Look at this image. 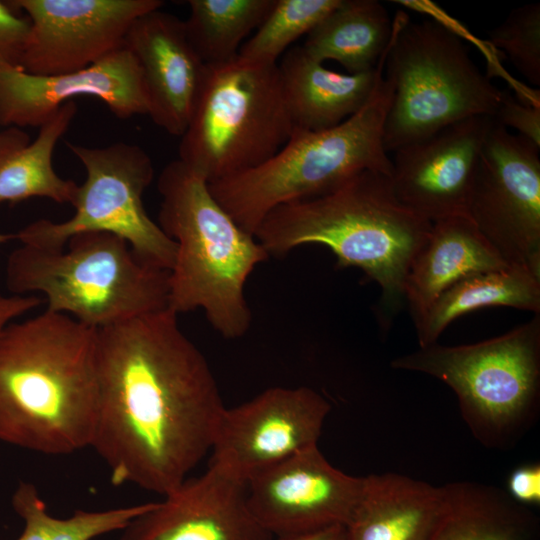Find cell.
<instances>
[{
	"instance_id": "1",
	"label": "cell",
	"mask_w": 540,
	"mask_h": 540,
	"mask_svg": "<svg viewBox=\"0 0 540 540\" xmlns=\"http://www.w3.org/2000/svg\"><path fill=\"white\" fill-rule=\"evenodd\" d=\"M92 447L114 485L162 496L210 452L226 406L209 363L166 307L97 330Z\"/></svg>"
},
{
	"instance_id": "2",
	"label": "cell",
	"mask_w": 540,
	"mask_h": 540,
	"mask_svg": "<svg viewBox=\"0 0 540 540\" xmlns=\"http://www.w3.org/2000/svg\"><path fill=\"white\" fill-rule=\"evenodd\" d=\"M97 398V329L45 310L2 331L0 441L45 455L90 447Z\"/></svg>"
},
{
	"instance_id": "3",
	"label": "cell",
	"mask_w": 540,
	"mask_h": 540,
	"mask_svg": "<svg viewBox=\"0 0 540 540\" xmlns=\"http://www.w3.org/2000/svg\"><path fill=\"white\" fill-rule=\"evenodd\" d=\"M431 224L399 201L391 176L367 170L325 195L276 207L255 238L269 256L319 244L338 267L361 269L381 288L385 327L405 303V278Z\"/></svg>"
},
{
	"instance_id": "4",
	"label": "cell",
	"mask_w": 540,
	"mask_h": 540,
	"mask_svg": "<svg viewBox=\"0 0 540 540\" xmlns=\"http://www.w3.org/2000/svg\"><path fill=\"white\" fill-rule=\"evenodd\" d=\"M157 187L158 225L177 246L168 308L176 314L202 310L222 337L244 336L252 320L244 288L269 254L223 209L208 183L179 159L163 168Z\"/></svg>"
},
{
	"instance_id": "5",
	"label": "cell",
	"mask_w": 540,
	"mask_h": 540,
	"mask_svg": "<svg viewBox=\"0 0 540 540\" xmlns=\"http://www.w3.org/2000/svg\"><path fill=\"white\" fill-rule=\"evenodd\" d=\"M384 68V67H383ZM391 86L381 70L366 105L341 124L294 129L286 144L261 165L208 184L235 222L255 236L276 207L325 195L363 171L392 174L383 144Z\"/></svg>"
},
{
	"instance_id": "6",
	"label": "cell",
	"mask_w": 540,
	"mask_h": 540,
	"mask_svg": "<svg viewBox=\"0 0 540 540\" xmlns=\"http://www.w3.org/2000/svg\"><path fill=\"white\" fill-rule=\"evenodd\" d=\"M168 278L106 232L76 234L57 250L21 244L6 263L12 294L42 293L47 311L97 330L168 307Z\"/></svg>"
},
{
	"instance_id": "7",
	"label": "cell",
	"mask_w": 540,
	"mask_h": 540,
	"mask_svg": "<svg viewBox=\"0 0 540 540\" xmlns=\"http://www.w3.org/2000/svg\"><path fill=\"white\" fill-rule=\"evenodd\" d=\"M383 75L391 102L383 127L387 153L474 116L494 117L500 93L462 39L437 20L393 19Z\"/></svg>"
},
{
	"instance_id": "8",
	"label": "cell",
	"mask_w": 540,
	"mask_h": 540,
	"mask_svg": "<svg viewBox=\"0 0 540 540\" xmlns=\"http://www.w3.org/2000/svg\"><path fill=\"white\" fill-rule=\"evenodd\" d=\"M391 367L445 383L475 439L489 449H511L539 414L540 315L481 342L419 347Z\"/></svg>"
},
{
	"instance_id": "9",
	"label": "cell",
	"mask_w": 540,
	"mask_h": 540,
	"mask_svg": "<svg viewBox=\"0 0 540 540\" xmlns=\"http://www.w3.org/2000/svg\"><path fill=\"white\" fill-rule=\"evenodd\" d=\"M293 130L278 63L237 56L206 65L178 159L210 184L261 165Z\"/></svg>"
},
{
	"instance_id": "10",
	"label": "cell",
	"mask_w": 540,
	"mask_h": 540,
	"mask_svg": "<svg viewBox=\"0 0 540 540\" xmlns=\"http://www.w3.org/2000/svg\"><path fill=\"white\" fill-rule=\"evenodd\" d=\"M86 171L62 222L35 220L16 234L22 245L57 250L80 233L106 232L124 239L145 263L170 271L177 246L152 220L143 194L154 178L151 157L140 146L117 142L103 147L66 143Z\"/></svg>"
},
{
	"instance_id": "11",
	"label": "cell",
	"mask_w": 540,
	"mask_h": 540,
	"mask_svg": "<svg viewBox=\"0 0 540 540\" xmlns=\"http://www.w3.org/2000/svg\"><path fill=\"white\" fill-rule=\"evenodd\" d=\"M540 148L494 118L467 216L504 262L540 277Z\"/></svg>"
},
{
	"instance_id": "12",
	"label": "cell",
	"mask_w": 540,
	"mask_h": 540,
	"mask_svg": "<svg viewBox=\"0 0 540 540\" xmlns=\"http://www.w3.org/2000/svg\"><path fill=\"white\" fill-rule=\"evenodd\" d=\"M331 410L309 387H271L225 408L210 450L209 465L246 482L253 474L317 446Z\"/></svg>"
},
{
	"instance_id": "13",
	"label": "cell",
	"mask_w": 540,
	"mask_h": 540,
	"mask_svg": "<svg viewBox=\"0 0 540 540\" xmlns=\"http://www.w3.org/2000/svg\"><path fill=\"white\" fill-rule=\"evenodd\" d=\"M363 486L364 477L335 468L317 445L250 476L246 494L258 523L280 539L345 526Z\"/></svg>"
},
{
	"instance_id": "14",
	"label": "cell",
	"mask_w": 540,
	"mask_h": 540,
	"mask_svg": "<svg viewBox=\"0 0 540 540\" xmlns=\"http://www.w3.org/2000/svg\"><path fill=\"white\" fill-rule=\"evenodd\" d=\"M30 30L21 68L33 75L84 69L124 46L134 21L161 0H13Z\"/></svg>"
},
{
	"instance_id": "15",
	"label": "cell",
	"mask_w": 540,
	"mask_h": 540,
	"mask_svg": "<svg viewBox=\"0 0 540 540\" xmlns=\"http://www.w3.org/2000/svg\"><path fill=\"white\" fill-rule=\"evenodd\" d=\"M93 96L118 118L148 115L141 69L128 48L78 71L33 75L20 67H0V125L40 127L65 103Z\"/></svg>"
},
{
	"instance_id": "16",
	"label": "cell",
	"mask_w": 540,
	"mask_h": 540,
	"mask_svg": "<svg viewBox=\"0 0 540 540\" xmlns=\"http://www.w3.org/2000/svg\"><path fill=\"white\" fill-rule=\"evenodd\" d=\"M492 122L491 116L470 117L394 151L391 182L399 201L431 223L467 216L477 164Z\"/></svg>"
},
{
	"instance_id": "17",
	"label": "cell",
	"mask_w": 540,
	"mask_h": 540,
	"mask_svg": "<svg viewBox=\"0 0 540 540\" xmlns=\"http://www.w3.org/2000/svg\"><path fill=\"white\" fill-rule=\"evenodd\" d=\"M121 531L117 540H275L252 514L246 482L211 465Z\"/></svg>"
},
{
	"instance_id": "18",
	"label": "cell",
	"mask_w": 540,
	"mask_h": 540,
	"mask_svg": "<svg viewBox=\"0 0 540 540\" xmlns=\"http://www.w3.org/2000/svg\"><path fill=\"white\" fill-rule=\"evenodd\" d=\"M124 46L141 69L148 116L167 133L181 137L206 67L187 36L184 20L161 9L143 14L130 27Z\"/></svg>"
},
{
	"instance_id": "19",
	"label": "cell",
	"mask_w": 540,
	"mask_h": 540,
	"mask_svg": "<svg viewBox=\"0 0 540 540\" xmlns=\"http://www.w3.org/2000/svg\"><path fill=\"white\" fill-rule=\"evenodd\" d=\"M506 266L469 217L452 216L433 222L404 282V301L413 321L454 283Z\"/></svg>"
},
{
	"instance_id": "20",
	"label": "cell",
	"mask_w": 540,
	"mask_h": 540,
	"mask_svg": "<svg viewBox=\"0 0 540 540\" xmlns=\"http://www.w3.org/2000/svg\"><path fill=\"white\" fill-rule=\"evenodd\" d=\"M386 52L374 70L356 74L327 69L302 46L285 52L278 69L294 129H329L360 111L372 95Z\"/></svg>"
},
{
	"instance_id": "21",
	"label": "cell",
	"mask_w": 540,
	"mask_h": 540,
	"mask_svg": "<svg viewBox=\"0 0 540 540\" xmlns=\"http://www.w3.org/2000/svg\"><path fill=\"white\" fill-rule=\"evenodd\" d=\"M441 507V486L397 473L366 476L344 540H428Z\"/></svg>"
},
{
	"instance_id": "22",
	"label": "cell",
	"mask_w": 540,
	"mask_h": 540,
	"mask_svg": "<svg viewBox=\"0 0 540 540\" xmlns=\"http://www.w3.org/2000/svg\"><path fill=\"white\" fill-rule=\"evenodd\" d=\"M77 113L75 101L62 105L30 136L19 127L0 131V204L34 197L72 204L78 184L60 177L53 153Z\"/></svg>"
},
{
	"instance_id": "23",
	"label": "cell",
	"mask_w": 540,
	"mask_h": 540,
	"mask_svg": "<svg viewBox=\"0 0 540 540\" xmlns=\"http://www.w3.org/2000/svg\"><path fill=\"white\" fill-rule=\"evenodd\" d=\"M441 488V512L428 540L537 539L538 518L506 490L470 481Z\"/></svg>"
},
{
	"instance_id": "24",
	"label": "cell",
	"mask_w": 540,
	"mask_h": 540,
	"mask_svg": "<svg viewBox=\"0 0 540 540\" xmlns=\"http://www.w3.org/2000/svg\"><path fill=\"white\" fill-rule=\"evenodd\" d=\"M393 20L377 0H341L308 34L303 50L323 63L333 60L348 73L374 70L391 41Z\"/></svg>"
},
{
	"instance_id": "25",
	"label": "cell",
	"mask_w": 540,
	"mask_h": 540,
	"mask_svg": "<svg viewBox=\"0 0 540 540\" xmlns=\"http://www.w3.org/2000/svg\"><path fill=\"white\" fill-rule=\"evenodd\" d=\"M507 306L540 313V277L527 269L506 267L469 275L443 291L414 322L419 347L436 343L458 317L481 308Z\"/></svg>"
},
{
	"instance_id": "26",
	"label": "cell",
	"mask_w": 540,
	"mask_h": 540,
	"mask_svg": "<svg viewBox=\"0 0 540 540\" xmlns=\"http://www.w3.org/2000/svg\"><path fill=\"white\" fill-rule=\"evenodd\" d=\"M273 4L274 0H189L187 36L206 65L228 62L238 56Z\"/></svg>"
},
{
	"instance_id": "27",
	"label": "cell",
	"mask_w": 540,
	"mask_h": 540,
	"mask_svg": "<svg viewBox=\"0 0 540 540\" xmlns=\"http://www.w3.org/2000/svg\"><path fill=\"white\" fill-rule=\"evenodd\" d=\"M11 504L24 523L17 540H93L123 530L154 502L98 511L76 510L69 517L58 518L48 512L36 486L22 481L12 495Z\"/></svg>"
},
{
	"instance_id": "28",
	"label": "cell",
	"mask_w": 540,
	"mask_h": 540,
	"mask_svg": "<svg viewBox=\"0 0 540 540\" xmlns=\"http://www.w3.org/2000/svg\"><path fill=\"white\" fill-rule=\"evenodd\" d=\"M341 0H274L254 35L243 43L238 56L244 60L277 64L288 46L308 34Z\"/></svg>"
},
{
	"instance_id": "29",
	"label": "cell",
	"mask_w": 540,
	"mask_h": 540,
	"mask_svg": "<svg viewBox=\"0 0 540 540\" xmlns=\"http://www.w3.org/2000/svg\"><path fill=\"white\" fill-rule=\"evenodd\" d=\"M489 40L531 84L540 85V3L512 10L490 31Z\"/></svg>"
},
{
	"instance_id": "30",
	"label": "cell",
	"mask_w": 540,
	"mask_h": 540,
	"mask_svg": "<svg viewBox=\"0 0 540 540\" xmlns=\"http://www.w3.org/2000/svg\"><path fill=\"white\" fill-rule=\"evenodd\" d=\"M494 120L540 148V104L523 102L508 90H501Z\"/></svg>"
},
{
	"instance_id": "31",
	"label": "cell",
	"mask_w": 540,
	"mask_h": 540,
	"mask_svg": "<svg viewBox=\"0 0 540 540\" xmlns=\"http://www.w3.org/2000/svg\"><path fill=\"white\" fill-rule=\"evenodd\" d=\"M30 21L12 1H0V67H20Z\"/></svg>"
},
{
	"instance_id": "32",
	"label": "cell",
	"mask_w": 540,
	"mask_h": 540,
	"mask_svg": "<svg viewBox=\"0 0 540 540\" xmlns=\"http://www.w3.org/2000/svg\"><path fill=\"white\" fill-rule=\"evenodd\" d=\"M506 492L522 505H539L540 464L527 463L514 469L507 479Z\"/></svg>"
},
{
	"instance_id": "33",
	"label": "cell",
	"mask_w": 540,
	"mask_h": 540,
	"mask_svg": "<svg viewBox=\"0 0 540 540\" xmlns=\"http://www.w3.org/2000/svg\"><path fill=\"white\" fill-rule=\"evenodd\" d=\"M35 295H4L0 293V334L13 320L41 304Z\"/></svg>"
},
{
	"instance_id": "34",
	"label": "cell",
	"mask_w": 540,
	"mask_h": 540,
	"mask_svg": "<svg viewBox=\"0 0 540 540\" xmlns=\"http://www.w3.org/2000/svg\"><path fill=\"white\" fill-rule=\"evenodd\" d=\"M344 526H333L309 534L280 538L276 540H344Z\"/></svg>"
},
{
	"instance_id": "35",
	"label": "cell",
	"mask_w": 540,
	"mask_h": 540,
	"mask_svg": "<svg viewBox=\"0 0 540 540\" xmlns=\"http://www.w3.org/2000/svg\"><path fill=\"white\" fill-rule=\"evenodd\" d=\"M13 238H15V235L0 232V245L3 243H6L7 241Z\"/></svg>"
}]
</instances>
